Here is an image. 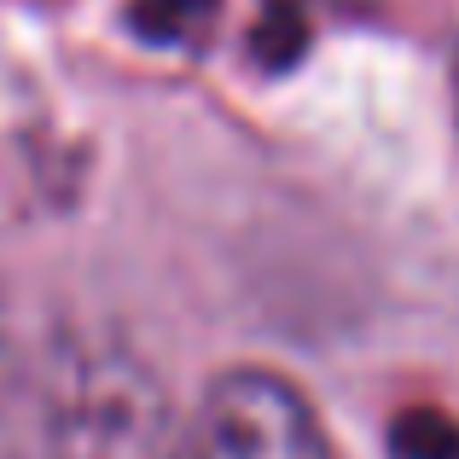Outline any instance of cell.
<instances>
[{"instance_id": "1", "label": "cell", "mask_w": 459, "mask_h": 459, "mask_svg": "<svg viewBox=\"0 0 459 459\" xmlns=\"http://www.w3.org/2000/svg\"><path fill=\"white\" fill-rule=\"evenodd\" d=\"M47 459H198V425L117 337H70L41 390Z\"/></svg>"}, {"instance_id": "7", "label": "cell", "mask_w": 459, "mask_h": 459, "mask_svg": "<svg viewBox=\"0 0 459 459\" xmlns=\"http://www.w3.org/2000/svg\"><path fill=\"white\" fill-rule=\"evenodd\" d=\"M454 111H459V53H454Z\"/></svg>"}, {"instance_id": "6", "label": "cell", "mask_w": 459, "mask_h": 459, "mask_svg": "<svg viewBox=\"0 0 459 459\" xmlns=\"http://www.w3.org/2000/svg\"><path fill=\"white\" fill-rule=\"evenodd\" d=\"M6 384H12V314L0 297V402H6Z\"/></svg>"}, {"instance_id": "3", "label": "cell", "mask_w": 459, "mask_h": 459, "mask_svg": "<svg viewBox=\"0 0 459 459\" xmlns=\"http://www.w3.org/2000/svg\"><path fill=\"white\" fill-rule=\"evenodd\" d=\"M221 18V0H134L128 30L146 47H204Z\"/></svg>"}, {"instance_id": "2", "label": "cell", "mask_w": 459, "mask_h": 459, "mask_svg": "<svg viewBox=\"0 0 459 459\" xmlns=\"http://www.w3.org/2000/svg\"><path fill=\"white\" fill-rule=\"evenodd\" d=\"M198 459H337L320 413L291 378L233 367L192 407Z\"/></svg>"}, {"instance_id": "4", "label": "cell", "mask_w": 459, "mask_h": 459, "mask_svg": "<svg viewBox=\"0 0 459 459\" xmlns=\"http://www.w3.org/2000/svg\"><path fill=\"white\" fill-rule=\"evenodd\" d=\"M314 41V18H308V0H262L256 12V30H250V58H256L262 70H291L303 65Z\"/></svg>"}, {"instance_id": "5", "label": "cell", "mask_w": 459, "mask_h": 459, "mask_svg": "<svg viewBox=\"0 0 459 459\" xmlns=\"http://www.w3.org/2000/svg\"><path fill=\"white\" fill-rule=\"evenodd\" d=\"M390 459H459V419L437 407H407L390 425Z\"/></svg>"}]
</instances>
